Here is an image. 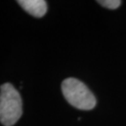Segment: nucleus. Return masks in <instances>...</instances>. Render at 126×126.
Instances as JSON below:
<instances>
[{"mask_svg": "<svg viewBox=\"0 0 126 126\" xmlns=\"http://www.w3.org/2000/svg\"><path fill=\"white\" fill-rule=\"evenodd\" d=\"M23 114V102L18 91L10 83L0 87V122L4 126H12Z\"/></svg>", "mask_w": 126, "mask_h": 126, "instance_id": "obj_1", "label": "nucleus"}, {"mask_svg": "<svg viewBox=\"0 0 126 126\" xmlns=\"http://www.w3.org/2000/svg\"><path fill=\"white\" fill-rule=\"evenodd\" d=\"M18 4L26 12L36 18L43 17L47 12V2L44 0H19Z\"/></svg>", "mask_w": 126, "mask_h": 126, "instance_id": "obj_3", "label": "nucleus"}, {"mask_svg": "<svg viewBox=\"0 0 126 126\" xmlns=\"http://www.w3.org/2000/svg\"><path fill=\"white\" fill-rule=\"evenodd\" d=\"M62 92L68 103L81 110H91L96 106V99L90 89L74 78L65 79L62 83Z\"/></svg>", "mask_w": 126, "mask_h": 126, "instance_id": "obj_2", "label": "nucleus"}, {"mask_svg": "<svg viewBox=\"0 0 126 126\" xmlns=\"http://www.w3.org/2000/svg\"><path fill=\"white\" fill-rule=\"evenodd\" d=\"M98 3L107 9H115L121 6L122 1H120V0H102V1H98Z\"/></svg>", "mask_w": 126, "mask_h": 126, "instance_id": "obj_4", "label": "nucleus"}]
</instances>
